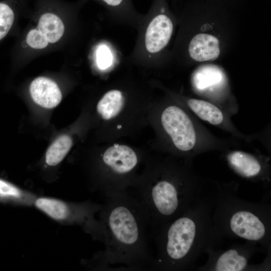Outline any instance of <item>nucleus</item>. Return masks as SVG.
Returning <instances> with one entry per match:
<instances>
[{"instance_id": "f257e3e1", "label": "nucleus", "mask_w": 271, "mask_h": 271, "mask_svg": "<svg viewBox=\"0 0 271 271\" xmlns=\"http://www.w3.org/2000/svg\"><path fill=\"white\" fill-rule=\"evenodd\" d=\"M103 228L104 249L92 258L99 269L141 270L151 269L148 216L136 197L127 191L106 197L98 213Z\"/></svg>"}, {"instance_id": "f03ea898", "label": "nucleus", "mask_w": 271, "mask_h": 271, "mask_svg": "<svg viewBox=\"0 0 271 271\" xmlns=\"http://www.w3.org/2000/svg\"><path fill=\"white\" fill-rule=\"evenodd\" d=\"M217 188H211L182 214L154 232L157 254L151 269H193L202 254L220 245L224 237L213 219Z\"/></svg>"}, {"instance_id": "7ed1b4c3", "label": "nucleus", "mask_w": 271, "mask_h": 271, "mask_svg": "<svg viewBox=\"0 0 271 271\" xmlns=\"http://www.w3.org/2000/svg\"><path fill=\"white\" fill-rule=\"evenodd\" d=\"M135 184L132 194L144 208L152 235L182 214L210 189L186 170L162 169Z\"/></svg>"}, {"instance_id": "20e7f679", "label": "nucleus", "mask_w": 271, "mask_h": 271, "mask_svg": "<svg viewBox=\"0 0 271 271\" xmlns=\"http://www.w3.org/2000/svg\"><path fill=\"white\" fill-rule=\"evenodd\" d=\"M236 192L232 187L218 186L213 215L215 225L224 238L254 242L270 255V205L244 200Z\"/></svg>"}, {"instance_id": "39448f33", "label": "nucleus", "mask_w": 271, "mask_h": 271, "mask_svg": "<svg viewBox=\"0 0 271 271\" xmlns=\"http://www.w3.org/2000/svg\"><path fill=\"white\" fill-rule=\"evenodd\" d=\"M33 205L59 223L77 225L93 239L103 241L104 231L98 214L102 205L89 201L73 202L48 197H36Z\"/></svg>"}, {"instance_id": "423d86ee", "label": "nucleus", "mask_w": 271, "mask_h": 271, "mask_svg": "<svg viewBox=\"0 0 271 271\" xmlns=\"http://www.w3.org/2000/svg\"><path fill=\"white\" fill-rule=\"evenodd\" d=\"M263 251L256 243L245 241L244 243L233 244L225 248L215 247L208 252V259L198 270L211 271H256L268 270L270 268V255L261 263H251V259L257 252Z\"/></svg>"}, {"instance_id": "0eeeda50", "label": "nucleus", "mask_w": 271, "mask_h": 271, "mask_svg": "<svg viewBox=\"0 0 271 271\" xmlns=\"http://www.w3.org/2000/svg\"><path fill=\"white\" fill-rule=\"evenodd\" d=\"M161 123L173 144L182 152L192 151L197 143L193 123L188 114L177 106H169L163 111Z\"/></svg>"}, {"instance_id": "6e6552de", "label": "nucleus", "mask_w": 271, "mask_h": 271, "mask_svg": "<svg viewBox=\"0 0 271 271\" xmlns=\"http://www.w3.org/2000/svg\"><path fill=\"white\" fill-rule=\"evenodd\" d=\"M173 30L170 18L164 13L157 15L149 24L145 35L147 51L155 53L162 50L168 43Z\"/></svg>"}, {"instance_id": "1a4fd4ad", "label": "nucleus", "mask_w": 271, "mask_h": 271, "mask_svg": "<svg viewBox=\"0 0 271 271\" xmlns=\"http://www.w3.org/2000/svg\"><path fill=\"white\" fill-rule=\"evenodd\" d=\"M226 158L229 167L243 178L253 180L260 178L264 174L263 165L251 154L235 151L229 152Z\"/></svg>"}, {"instance_id": "9d476101", "label": "nucleus", "mask_w": 271, "mask_h": 271, "mask_svg": "<svg viewBox=\"0 0 271 271\" xmlns=\"http://www.w3.org/2000/svg\"><path fill=\"white\" fill-rule=\"evenodd\" d=\"M30 92L33 100L44 108L55 107L62 99V94L57 84L44 77H39L32 82Z\"/></svg>"}, {"instance_id": "9b49d317", "label": "nucleus", "mask_w": 271, "mask_h": 271, "mask_svg": "<svg viewBox=\"0 0 271 271\" xmlns=\"http://www.w3.org/2000/svg\"><path fill=\"white\" fill-rule=\"evenodd\" d=\"M189 53L191 58L197 62L214 60L220 55L219 41L213 35L198 34L191 40Z\"/></svg>"}, {"instance_id": "f8f14e48", "label": "nucleus", "mask_w": 271, "mask_h": 271, "mask_svg": "<svg viewBox=\"0 0 271 271\" xmlns=\"http://www.w3.org/2000/svg\"><path fill=\"white\" fill-rule=\"evenodd\" d=\"M223 79V74L219 68L213 65H206L195 73L193 84L197 90L204 91L219 86Z\"/></svg>"}, {"instance_id": "ddd939ff", "label": "nucleus", "mask_w": 271, "mask_h": 271, "mask_svg": "<svg viewBox=\"0 0 271 271\" xmlns=\"http://www.w3.org/2000/svg\"><path fill=\"white\" fill-rule=\"evenodd\" d=\"M190 109L201 119L213 125H220L224 120L221 110L208 101L191 98L187 100Z\"/></svg>"}, {"instance_id": "4468645a", "label": "nucleus", "mask_w": 271, "mask_h": 271, "mask_svg": "<svg viewBox=\"0 0 271 271\" xmlns=\"http://www.w3.org/2000/svg\"><path fill=\"white\" fill-rule=\"evenodd\" d=\"M124 98L121 91L111 90L107 92L99 101L97 111L105 120H109L116 116L122 109Z\"/></svg>"}, {"instance_id": "2eb2a0df", "label": "nucleus", "mask_w": 271, "mask_h": 271, "mask_svg": "<svg viewBox=\"0 0 271 271\" xmlns=\"http://www.w3.org/2000/svg\"><path fill=\"white\" fill-rule=\"evenodd\" d=\"M38 26L37 28L51 43L58 41L64 32V26L62 20L57 15L51 12H46L41 16Z\"/></svg>"}, {"instance_id": "dca6fc26", "label": "nucleus", "mask_w": 271, "mask_h": 271, "mask_svg": "<svg viewBox=\"0 0 271 271\" xmlns=\"http://www.w3.org/2000/svg\"><path fill=\"white\" fill-rule=\"evenodd\" d=\"M37 196L33 193L0 179V198L25 206L33 205Z\"/></svg>"}, {"instance_id": "f3484780", "label": "nucleus", "mask_w": 271, "mask_h": 271, "mask_svg": "<svg viewBox=\"0 0 271 271\" xmlns=\"http://www.w3.org/2000/svg\"><path fill=\"white\" fill-rule=\"evenodd\" d=\"M72 145L71 138L64 134L58 138L49 147L45 156V162L49 166L58 165L65 157Z\"/></svg>"}, {"instance_id": "a211bd4d", "label": "nucleus", "mask_w": 271, "mask_h": 271, "mask_svg": "<svg viewBox=\"0 0 271 271\" xmlns=\"http://www.w3.org/2000/svg\"><path fill=\"white\" fill-rule=\"evenodd\" d=\"M11 0H0V40L10 30L15 19V12Z\"/></svg>"}, {"instance_id": "6ab92c4d", "label": "nucleus", "mask_w": 271, "mask_h": 271, "mask_svg": "<svg viewBox=\"0 0 271 271\" xmlns=\"http://www.w3.org/2000/svg\"><path fill=\"white\" fill-rule=\"evenodd\" d=\"M27 44L31 47L41 49L47 46L48 41L44 34L38 28L30 30L26 37Z\"/></svg>"}, {"instance_id": "aec40b11", "label": "nucleus", "mask_w": 271, "mask_h": 271, "mask_svg": "<svg viewBox=\"0 0 271 271\" xmlns=\"http://www.w3.org/2000/svg\"><path fill=\"white\" fill-rule=\"evenodd\" d=\"M96 57L97 64L101 69H106L111 64L112 55L109 48L105 45H101L98 48Z\"/></svg>"}]
</instances>
